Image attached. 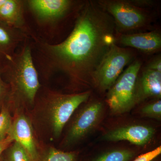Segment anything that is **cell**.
Wrapping results in <instances>:
<instances>
[{
  "label": "cell",
  "instance_id": "30bf717a",
  "mask_svg": "<svg viewBox=\"0 0 161 161\" xmlns=\"http://www.w3.org/2000/svg\"><path fill=\"white\" fill-rule=\"evenodd\" d=\"M154 132L152 127L132 125L111 130L103 136V139L110 142L127 141L134 145L142 146L151 140Z\"/></svg>",
  "mask_w": 161,
  "mask_h": 161
},
{
  "label": "cell",
  "instance_id": "8992f818",
  "mask_svg": "<svg viewBox=\"0 0 161 161\" xmlns=\"http://www.w3.org/2000/svg\"><path fill=\"white\" fill-rule=\"evenodd\" d=\"M97 3L103 10L112 17L115 28L119 31L139 29L148 22V17L145 12L129 1L103 0Z\"/></svg>",
  "mask_w": 161,
  "mask_h": 161
},
{
  "label": "cell",
  "instance_id": "7402d4cb",
  "mask_svg": "<svg viewBox=\"0 0 161 161\" xmlns=\"http://www.w3.org/2000/svg\"><path fill=\"white\" fill-rule=\"evenodd\" d=\"M14 141L9 136H7L3 140L0 141V161H2L3 153Z\"/></svg>",
  "mask_w": 161,
  "mask_h": 161
},
{
  "label": "cell",
  "instance_id": "6da1fadb",
  "mask_svg": "<svg viewBox=\"0 0 161 161\" xmlns=\"http://www.w3.org/2000/svg\"><path fill=\"white\" fill-rule=\"evenodd\" d=\"M115 29L112 17L88 2L63 42L52 44L35 36L32 39L46 70L61 72L73 80L81 81L92 78L101 60L115 43Z\"/></svg>",
  "mask_w": 161,
  "mask_h": 161
},
{
  "label": "cell",
  "instance_id": "44dd1931",
  "mask_svg": "<svg viewBox=\"0 0 161 161\" xmlns=\"http://www.w3.org/2000/svg\"><path fill=\"white\" fill-rule=\"evenodd\" d=\"M161 147L160 146L153 150L137 156L132 161H152L160 155Z\"/></svg>",
  "mask_w": 161,
  "mask_h": 161
},
{
  "label": "cell",
  "instance_id": "cb8c5ba5",
  "mask_svg": "<svg viewBox=\"0 0 161 161\" xmlns=\"http://www.w3.org/2000/svg\"><path fill=\"white\" fill-rule=\"evenodd\" d=\"M129 1L132 3V5L140 8L151 6L153 3L152 1H147V0H134V1Z\"/></svg>",
  "mask_w": 161,
  "mask_h": 161
},
{
  "label": "cell",
  "instance_id": "52a82bcc",
  "mask_svg": "<svg viewBox=\"0 0 161 161\" xmlns=\"http://www.w3.org/2000/svg\"><path fill=\"white\" fill-rule=\"evenodd\" d=\"M103 110L100 102L86 105L75 116L64 140L65 146L80 140L98 124Z\"/></svg>",
  "mask_w": 161,
  "mask_h": 161
},
{
  "label": "cell",
  "instance_id": "e0dca14e",
  "mask_svg": "<svg viewBox=\"0 0 161 161\" xmlns=\"http://www.w3.org/2000/svg\"><path fill=\"white\" fill-rule=\"evenodd\" d=\"M2 161H32L28 153L18 142L14 141L3 153Z\"/></svg>",
  "mask_w": 161,
  "mask_h": 161
},
{
  "label": "cell",
  "instance_id": "2e32d148",
  "mask_svg": "<svg viewBox=\"0 0 161 161\" xmlns=\"http://www.w3.org/2000/svg\"><path fill=\"white\" fill-rule=\"evenodd\" d=\"M78 157L77 152H64L49 147L39 150L38 161H78Z\"/></svg>",
  "mask_w": 161,
  "mask_h": 161
},
{
  "label": "cell",
  "instance_id": "9a60e30c",
  "mask_svg": "<svg viewBox=\"0 0 161 161\" xmlns=\"http://www.w3.org/2000/svg\"><path fill=\"white\" fill-rule=\"evenodd\" d=\"M137 153L130 149H114L101 153L86 161H132Z\"/></svg>",
  "mask_w": 161,
  "mask_h": 161
},
{
  "label": "cell",
  "instance_id": "7c38bea8",
  "mask_svg": "<svg viewBox=\"0 0 161 161\" xmlns=\"http://www.w3.org/2000/svg\"><path fill=\"white\" fill-rule=\"evenodd\" d=\"M119 41L124 46L130 47L147 53H153L161 49V35L156 31L122 34Z\"/></svg>",
  "mask_w": 161,
  "mask_h": 161
},
{
  "label": "cell",
  "instance_id": "ffe728a7",
  "mask_svg": "<svg viewBox=\"0 0 161 161\" xmlns=\"http://www.w3.org/2000/svg\"><path fill=\"white\" fill-rule=\"evenodd\" d=\"M10 94V88L2 77L0 68V110L2 106L7 102Z\"/></svg>",
  "mask_w": 161,
  "mask_h": 161
},
{
  "label": "cell",
  "instance_id": "d4e9b609",
  "mask_svg": "<svg viewBox=\"0 0 161 161\" xmlns=\"http://www.w3.org/2000/svg\"><path fill=\"white\" fill-rule=\"evenodd\" d=\"M157 158H156L154 159H153V160H152V161H160V160H159Z\"/></svg>",
  "mask_w": 161,
  "mask_h": 161
},
{
  "label": "cell",
  "instance_id": "3957f363",
  "mask_svg": "<svg viewBox=\"0 0 161 161\" xmlns=\"http://www.w3.org/2000/svg\"><path fill=\"white\" fill-rule=\"evenodd\" d=\"M91 92L63 94L53 91H43L35 101V125L44 132L50 140L59 138L64 126L73 113L89 98Z\"/></svg>",
  "mask_w": 161,
  "mask_h": 161
},
{
  "label": "cell",
  "instance_id": "5b68a950",
  "mask_svg": "<svg viewBox=\"0 0 161 161\" xmlns=\"http://www.w3.org/2000/svg\"><path fill=\"white\" fill-rule=\"evenodd\" d=\"M132 57L130 50L112 44L92 75L96 86L102 91L109 90Z\"/></svg>",
  "mask_w": 161,
  "mask_h": 161
},
{
  "label": "cell",
  "instance_id": "4fadbf2b",
  "mask_svg": "<svg viewBox=\"0 0 161 161\" xmlns=\"http://www.w3.org/2000/svg\"><path fill=\"white\" fill-rule=\"evenodd\" d=\"M29 37L26 33L0 20V60L14 53L19 45Z\"/></svg>",
  "mask_w": 161,
  "mask_h": 161
},
{
  "label": "cell",
  "instance_id": "ac0fdd59",
  "mask_svg": "<svg viewBox=\"0 0 161 161\" xmlns=\"http://www.w3.org/2000/svg\"><path fill=\"white\" fill-rule=\"evenodd\" d=\"M9 109L10 108L7 102L0 110V141L8 136L12 124L13 118Z\"/></svg>",
  "mask_w": 161,
  "mask_h": 161
},
{
  "label": "cell",
  "instance_id": "7a4b0ae2",
  "mask_svg": "<svg viewBox=\"0 0 161 161\" xmlns=\"http://www.w3.org/2000/svg\"><path fill=\"white\" fill-rule=\"evenodd\" d=\"M27 41L12 56L0 60L2 77L10 88L8 102L11 108H33L41 87L31 46Z\"/></svg>",
  "mask_w": 161,
  "mask_h": 161
},
{
  "label": "cell",
  "instance_id": "277c9868",
  "mask_svg": "<svg viewBox=\"0 0 161 161\" xmlns=\"http://www.w3.org/2000/svg\"><path fill=\"white\" fill-rule=\"evenodd\" d=\"M142 63L136 60L121 74L108 90L107 103L115 113L128 112L136 102V84Z\"/></svg>",
  "mask_w": 161,
  "mask_h": 161
},
{
  "label": "cell",
  "instance_id": "d6986e66",
  "mask_svg": "<svg viewBox=\"0 0 161 161\" xmlns=\"http://www.w3.org/2000/svg\"><path fill=\"white\" fill-rule=\"evenodd\" d=\"M143 115L148 117L160 119L161 117V101L158 100L148 104L142 108Z\"/></svg>",
  "mask_w": 161,
  "mask_h": 161
},
{
  "label": "cell",
  "instance_id": "9c48e42d",
  "mask_svg": "<svg viewBox=\"0 0 161 161\" xmlns=\"http://www.w3.org/2000/svg\"><path fill=\"white\" fill-rule=\"evenodd\" d=\"M73 2L69 0H28L26 5L39 21L51 23L62 19L70 11Z\"/></svg>",
  "mask_w": 161,
  "mask_h": 161
},
{
  "label": "cell",
  "instance_id": "8fae6325",
  "mask_svg": "<svg viewBox=\"0 0 161 161\" xmlns=\"http://www.w3.org/2000/svg\"><path fill=\"white\" fill-rule=\"evenodd\" d=\"M26 1L0 0V20L4 23L26 33L32 37L29 27L24 17Z\"/></svg>",
  "mask_w": 161,
  "mask_h": 161
},
{
  "label": "cell",
  "instance_id": "5bb4252c",
  "mask_svg": "<svg viewBox=\"0 0 161 161\" xmlns=\"http://www.w3.org/2000/svg\"><path fill=\"white\" fill-rule=\"evenodd\" d=\"M136 102L150 97L160 98L161 72L146 68L136 84Z\"/></svg>",
  "mask_w": 161,
  "mask_h": 161
},
{
  "label": "cell",
  "instance_id": "ba28073f",
  "mask_svg": "<svg viewBox=\"0 0 161 161\" xmlns=\"http://www.w3.org/2000/svg\"><path fill=\"white\" fill-rule=\"evenodd\" d=\"M8 136L24 148L32 161H38L40 149L35 137L33 125L26 114L19 111L16 112L13 118Z\"/></svg>",
  "mask_w": 161,
  "mask_h": 161
},
{
  "label": "cell",
  "instance_id": "603a6c76",
  "mask_svg": "<svg viewBox=\"0 0 161 161\" xmlns=\"http://www.w3.org/2000/svg\"><path fill=\"white\" fill-rule=\"evenodd\" d=\"M146 68L161 72V59L160 56L158 57L148 64Z\"/></svg>",
  "mask_w": 161,
  "mask_h": 161
}]
</instances>
